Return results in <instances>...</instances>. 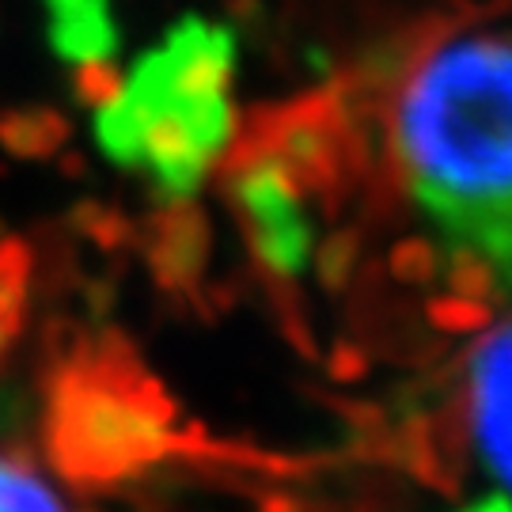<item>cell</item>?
Instances as JSON below:
<instances>
[{"label": "cell", "instance_id": "9", "mask_svg": "<svg viewBox=\"0 0 512 512\" xmlns=\"http://www.w3.org/2000/svg\"><path fill=\"white\" fill-rule=\"evenodd\" d=\"M357 258H361V232L357 228H342L334 236L323 239L319 255H315V277L330 296L346 293L353 270H357Z\"/></svg>", "mask_w": 512, "mask_h": 512}, {"label": "cell", "instance_id": "8", "mask_svg": "<svg viewBox=\"0 0 512 512\" xmlns=\"http://www.w3.org/2000/svg\"><path fill=\"white\" fill-rule=\"evenodd\" d=\"M444 281L456 296L467 300H482V304H501L505 289H501V277H497L494 262L486 255H478L471 247H448V270Z\"/></svg>", "mask_w": 512, "mask_h": 512}, {"label": "cell", "instance_id": "3", "mask_svg": "<svg viewBox=\"0 0 512 512\" xmlns=\"http://www.w3.org/2000/svg\"><path fill=\"white\" fill-rule=\"evenodd\" d=\"M179 403L164 380L118 338L76 346L42 399V452L80 490H114L156 471L183 448Z\"/></svg>", "mask_w": 512, "mask_h": 512}, {"label": "cell", "instance_id": "7", "mask_svg": "<svg viewBox=\"0 0 512 512\" xmlns=\"http://www.w3.org/2000/svg\"><path fill=\"white\" fill-rule=\"evenodd\" d=\"M0 512H65V501L35 459L0 448Z\"/></svg>", "mask_w": 512, "mask_h": 512}, {"label": "cell", "instance_id": "10", "mask_svg": "<svg viewBox=\"0 0 512 512\" xmlns=\"http://www.w3.org/2000/svg\"><path fill=\"white\" fill-rule=\"evenodd\" d=\"M497 311L494 304L467 300V296H433L425 304V323L440 334H478V330L494 327Z\"/></svg>", "mask_w": 512, "mask_h": 512}, {"label": "cell", "instance_id": "6", "mask_svg": "<svg viewBox=\"0 0 512 512\" xmlns=\"http://www.w3.org/2000/svg\"><path fill=\"white\" fill-rule=\"evenodd\" d=\"M35 255L23 239H0V365L16 349L31 308Z\"/></svg>", "mask_w": 512, "mask_h": 512}, {"label": "cell", "instance_id": "12", "mask_svg": "<svg viewBox=\"0 0 512 512\" xmlns=\"http://www.w3.org/2000/svg\"><path fill=\"white\" fill-rule=\"evenodd\" d=\"M368 353L361 346H353V342H334L327 357V372L338 380V384H357V380H365L368 376Z\"/></svg>", "mask_w": 512, "mask_h": 512}, {"label": "cell", "instance_id": "13", "mask_svg": "<svg viewBox=\"0 0 512 512\" xmlns=\"http://www.w3.org/2000/svg\"><path fill=\"white\" fill-rule=\"evenodd\" d=\"M459 512H512V497L509 494H486L478 497L475 505H467V509Z\"/></svg>", "mask_w": 512, "mask_h": 512}, {"label": "cell", "instance_id": "5", "mask_svg": "<svg viewBox=\"0 0 512 512\" xmlns=\"http://www.w3.org/2000/svg\"><path fill=\"white\" fill-rule=\"evenodd\" d=\"M471 414L490 475L512 490V323L471 349Z\"/></svg>", "mask_w": 512, "mask_h": 512}, {"label": "cell", "instance_id": "4", "mask_svg": "<svg viewBox=\"0 0 512 512\" xmlns=\"http://www.w3.org/2000/svg\"><path fill=\"white\" fill-rule=\"evenodd\" d=\"M220 171L228 175L232 209L258 266L274 277V289L281 281H293L311 262L315 239V228L304 213V190L270 152L251 145H236L228 160H220Z\"/></svg>", "mask_w": 512, "mask_h": 512}, {"label": "cell", "instance_id": "2", "mask_svg": "<svg viewBox=\"0 0 512 512\" xmlns=\"http://www.w3.org/2000/svg\"><path fill=\"white\" fill-rule=\"evenodd\" d=\"M232 65L236 42L224 27L183 23L103 103L107 152L171 198L190 194L232 141Z\"/></svg>", "mask_w": 512, "mask_h": 512}, {"label": "cell", "instance_id": "11", "mask_svg": "<svg viewBox=\"0 0 512 512\" xmlns=\"http://www.w3.org/2000/svg\"><path fill=\"white\" fill-rule=\"evenodd\" d=\"M387 266H391V277H395L399 285H429V281H437V274L444 270V266H440L437 243L425 236L399 239V243L391 247Z\"/></svg>", "mask_w": 512, "mask_h": 512}, {"label": "cell", "instance_id": "1", "mask_svg": "<svg viewBox=\"0 0 512 512\" xmlns=\"http://www.w3.org/2000/svg\"><path fill=\"white\" fill-rule=\"evenodd\" d=\"M391 148L444 243L490 258L512 296V35L433 50L399 95Z\"/></svg>", "mask_w": 512, "mask_h": 512}, {"label": "cell", "instance_id": "14", "mask_svg": "<svg viewBox=\"0 0 512 512\" xmlns=\"http://www.w3.org/2000/svg\"><path fill=\"white\" fill-rule=\"evenodd\" d=\"M262 512H300V509H296V501H289V497H266Z\"/></svg>", "mask_w": 512, "mask_h": 512}]
</instances>
